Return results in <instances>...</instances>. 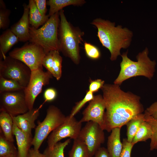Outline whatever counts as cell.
<instances>
[{"label":"cell","mask_w":157,"mask_h":157,"mask_svg":"<svg viewBox=\"0 0 157 157\" xmlns=\"http://www.w3.org/2000/svg\"><path fill=\"white\" fill-rule=\"evenodd\" d=\"M106 108L104 130L111 131L121 127L144 111L140 97L131 92H125L119 85L104 84L101 88Z\"/></svg>","instance_id":"1"},{"label":"cell","mask_w":157,"mask_h":157,"mask_svg":"<svg viewBox=\"0 0 157 157\" xmlns=\"http://www.w3.org/2000/svg\"><path fill=\"white\" fill-rule=\"evenodd\" d=\"M97 29V36L102 46L110 53V60H116L121 55V49H126L130 46L133 36V32L121 25L115 26V22L101 18H97L91 22Z\"/></svg>","instance_id":"2"},{"label":"cell","mask_w":157,"mask_h":157,"mask_svg":"<svg viewBox=\"0 0 157 157\" xmlns=\"http://www.w3.org/2000/svg\"><path fill=\"white\" fill-rule=\"evenodd\" d=\"M149 50L146 47L136 56L137 60L134 61L127 56L128 51L121 55L122 60L120 63V70L114 84L120 85L124 81L132 77L144 76L150 80L153 77L155 71L156 63L148 56Z\"/></svg>","instance_id":"3"},{"label":"cell","mask_w":157,"mask_h":157,"mask_svg":"<svg viewBox=\"0 0 157 157\" xmlns=\"http://www.w3.org/2000/svg\"><path fill=\"white\" fill-rule=\"evenodd\" d=\"M59 13L58 37L60 51L69 58L75 64H78L80 60L79 45L83 41L84 32L78 27L73 26L67 21L63 9Z\"/></svg>","instance_id":"4"},{"label":"cell","mask_w":157,"mask_h":157,"mask_svg":"<svg viewBox=\"0 0 157 157\" xmlns=\"http://www.w3.org/2000/svg\"><path fill=\"white\" fill-rule=\"evenodd\" d=\"M59 12L50 17L41 27H29L30 42L36 44L44 50L46 54L53 51H60L58 30L60 21Z\"/></svg>","instance_id":"5"},{"label":"cell","mask_w":157,"mask_h":157,"mask_svg":"<svg viewBox=\"0 0 157 157\" xmlns=\"http://www.w3.org/2000/svg\"><path fill=\"white\" fill-rule=\"evenodd\" d=\"M66 118V116L57 107L50 106L47 109L45 118L42 121L38 122L35 128L32 143L33 148L39 150L44 140L64 122Z\"/></svg>","instance_id":"6"},{"label":"cell","mask_w":157,"mask_h":157,"mask_svg":"<svg viewBox=\"0 0 157 157\" xmlns=\"http://www.w3.org/2000/svg\"><path fill=\"white\" fill-rule=\"evenodd\" d=\"M31 72L24 63L9 56L0 60V76L16 81L24 88L28 83Z\"/></svg>","instance_id":"7"},{"label":"cell","mask_w":157,"mask_h":157,"mask_svg":"<svg viewBox=\"0 0 157 157\" xmlns=\"http://www.w3.org/2000/svg\"><path fill=\"white\" fill-rule=\"evenodd\" d=\"M45 55L42 47L31 42L15 48L9 53V56L22 62L31 71L43 69L42 61Z\"/></svg>","instance_id":"8"},{"label":"cell","mask_w":157,"mask_h":157,"mask_svg":"<svg viewBox=\"0 0 157 157\" xmlns=\"http://www.w3.org/2000/svg\"><path fill=\"white\" fill-rule=\"evenodd\" d=\"M53 76L49 71L39 69L31 71L30 79L24 91L29 110L33 108L35 100L41 92L43 87L49 83Z\"/></svg>","instance_id":"9"},{"label":"cell","mask_w":157,"mask_h":157,"mask_svg":"<svg viewBox=\"0 0 157 157\" xmlns=\"http://www.w3.org/2000/svg\"><path fill=\"white\" fill-rule=\"evenodd\" d=\"M82 123L74 117L66 116L64 122L52 131L47 138V147L51 149L61 140L69 138L74 140L78 138L81 129Z\"/></svg>","instance_id":"10"},{"label":"cell","mask_w":157,"mask_h":157,"mask_svg":"<svg viewBox=\"0 0 157 157\" xmlns=\"http://www.w3.org/2000/svg\"><path fill=\"white\" fill-rule=\"evenodd\" d=\"M104 131L97 123L89 121L80 131L77 138L86 145L91 157L93 156L105 142Z\"/></svg>","instance_id":"11"},{"label":"cell","mask_w":157,"mask_h":157,"mask_svg":"<svg viewBox=\"0 0 157 157\" xmlns=\"http://www.w3.org/2000/svg\"><path fill=\"white\" fill-rule=\"evenodd\" d=\"M29 110L24 90L0 93V110L15 116L24 114Z\"/></svg>","instance_id":"12"},{"label":"cell","mask_w":157,"mask_h":157,"mask_svg":"<svg viewBox=\"0 0 157 157\" xmlns=\"http://www.w3.org/2000/svg\"><path fill=\"white\" fill-rule=\"evenodd\" d=\"M106 104L103 96L98 94L94 96L93 99L83 110V116L79 121L82 123L92 121L95 122L103 129L106 109Z\"/></svg>","instance_id":"13"},{"label":"cell","mask_w":157,"mask_h":157,"mask_svg":"<svg viewBox=\"0 0 157 157\" xmlns=\"http://www.w3.org/2000/svg\"><path fill=\"white\" fill-rule=\"evenodd\" d=\"M40 114L39 108H33L19 115L12 116L13 123L24 132L32 135V129L36 127L35 121Z\"/></svg>","instance_id":"14"},{"label":"cell","mask_w":157,"mask_h":157,"mask_svg":"<svg viewBox=\"0 0 157 157\" xmlns=\"http://www.w3.org/2000/svg\"><path fill=\"white\" fill-rule=\"evenodd\" d=\"M23 6L24 12L22 17L11 26L10 29L18 38L19 41L25 42L30 39L29 8L28 5L25 3Z\"/></svg>","instance_id":"15"},{"label":"cell","mask_w":157,"mask_h":157,"mask_svg":"<svg viewBox=\"0 0 157 157\" xmlns=\"http://www.w3.org/2000/svg\"><path fill=\"white\" fill-rule=\"evenodd\" d=\"M13 133L15 137L19 157H27L32 145V135L24 132L13 123Z\"/></svg>","instance_id":"16"},{"label":"cell","mask_w":157,"mask_h":157,"mask_svg":"<svg viewBox=\"0 0 157 157\" xmlns=\"http://www.w3.org/2000/svg\"><path fill=\"white\" fill-rule=\"evenodd\" d=\"M121 129H113L108 137L107 149L111 157H120L123 147L120 140Z\"/></svg>","instance_id":"17"},{"label":"cell","mask_w":157,"mask_h":157,"mask_svg":"<svg viewBox=\"0 0 157 157\" xmlns=\"http://www.w3.org/2000/svg\"><path fill=\"white\" fill-rule=\"evenodd\" d=\"M19 41L18 38L10 29L3 32L0 36V60L5 58L8 52Z\"/></svg>","instance_id":"18"},{"label":"cell","mask_w":157,"mask_h":157,"mask_svg":"<svg viewBox=\"0 0 157 157\" xmlns=\"http://www.w3.org/2000/svg\"><path fill=\"white\" fill-rule=\"evenodd\" d=\"M29 8V17L31 26L38 29L44 24L49 17L48 15H43L38 9L34 0H29L28 4Z\"/></svg>","instance_id":"19"},{"label":"cell","mask_w":157,"mask_h":157,"mask_svg":"<svg viewBox=\"0 0 157 157\" xmlns=\"http://www.w3.org/2000/svg\"><path fill=\"white\" fill-rule=\"evenodd\" d=\"M0 129L6 138L13 142V122L12 116L5 111L0 110Z\"/></svg>","instance_id":"20"},{"label":"cell","mask_w":157,"mask_h":157,"mask_svg":"<svg viewBox=\"0 0 157 157\" xmlns=\"http://www.w3.org/2000/svg\"><path fill=\"white\" fill-rule=\"evenodd\" d=\"M85 3L84 0H49L47 1V5L50 7L48 15L50 17L66 6L71 5L81 6Z\"/></svg>","instance_id":"21"},{"label":"cell","mask_w":157,"mask_h":157,"mask_svg":"<svg viewBox=\"0 0 157 157\" xmlns=\"http://www.w3.org/2000/svg\"><path fill=\"white\" fill-rule=\"evenodd\" d=\"M152 134V130L150 125L145 121L140 125L131 142L134 145L138 142L146 141L151 139Z\"/></svg>","instance_id":"22"},{"label":"cell","mask_w":157,"mask_h":157,"mask_svg":"<svg viewBox=\"0 0 157 157\" xmlns=\"http://www.w3.org/2000/svg\"><path fill=\"white\" fill-rule=\"evenodd\" d=\"M145 121L144 114H139L126 124L127 140L131 142L141 124Z\"/></svg>","instance_id":"23"},{"label":"cell","mask_w":157,"mask_h":157,"mask_svg":"<svg viewBox=\"0 0 157 157\" xmlns=\"http://www.w3.org/2000/svg\"><path fill=\"white\" fill-rule=\"evenodd\" d=\"M68 157H91L88 148L82 142L77 138L74 140Z\"/></svg>","instance_id":"24"},{"label":"cell","mask_w":157,"mask_h":157,"mask_svg":"<svg viewBox=\"0 0 157 157\" xmlns=\"http://www.w3.org/2000/svg\"><path fill=\"white\" fill-rule=\"evenodd\" d=\"M17 153L13 142L7 140L0 129V157H8Z\"/></svg>","instance_id":"25"},{"label":"cell","mask_w":157,"mask_h":157,"mask_svg":"<svg viewBox=\"0 0 157 157\" xmlns=\"http://www.w3.org/2000/svg\"><path fill=\"white\" fill-rule=\"evenodd\" d=\"M70 139H68L63 142H59L51 149L47 147L43 153L45 157H65L64 149L69 143Z\"/></svg>","instance_id":"26"},{"label":"cell","mask_w":157,"mask_h":157,"mask_svg":"<svg viewBox=\"0 0 157 157\" xmlns=\"http://www.w3.org/2000/svg\"><path fill=\"white\" fill-rule=\"evenodd\" d=\"M24 88L17 81L0 76V93L20 91L24 90Z\"/></svg>","instance_id":"27"},{"label":"cell","mask_w":157,"mask_h":157,"mask_svg":"<svg viewBox=\"0 0 157 157\" xmlns=\"http://www.w3.org/2000/svg\"><path fill=\"white\" fill-rule=\"evenodd\" d=\"M62 58L59 51H53L51 74L58 81L62 76Z\"/></svg>","instance_id":"28"},{"label":"cell","mask_w":157,"mask_h":157,"mask_svg":"<svg viewBox=\"0 0 157 157\" xmlns=\"http://www.w3.org/2000/svg\"><path fill=\"white\" fill-rule=\"evenodd\" d=\"M145 121L150 125L152 129V134L150 144L151 151L157 149V119L144 113Z\"/></svg>","instance_id":"29"},{"label":"cell","mask_w":157,"mask_h":157,"mask_svg":"<svg viewBox=\"0 0 157 157\" xmlns=\"http://www.w3.org/2000/svg\"><path fill=\"white\" fill-rule=\"evenodd\" d=\"M10 11L6 8L5 4L3 0L0 1V29H7L9 26L10 20L9 16Z\"/></svg>","instance_id":"30"},{"label":"cell","mask_w":157,"mask_h":157,"mask_svg":"<svg viewBox=\"0 0 157 157\" xmlns=\"http://www.w3.org/2000/svg\"><path fill=\"white\" fill-rule=\"evenodd\" d=\"M94 97L93 93L89 90L87 91L84 98L76 103L75 105L73 107L69 116L70 117H74L84 105L87 102H89L93 99Z\"/></svg>","instance_id":"31"},{"label":"cell","mask_w":157,"mask_h":157,"mask_svg":"<svg viewBox=\"0 0 157 157\" xmlns=\"http://www.w3.org/2000/svg\"><path fill=\"white\" fill-rule=\"evenodd\" d=\"M84 49L87 56L93 60L99 59L101 56V53L99 49L96 46L85 42Z\"/></svg>","instance_id":"32"},{"label":"cell","mask_w":157,"mask_h":157,"mask_svg":"<svg viewBox=\"0 0 157 157\" xmlns=\"http://www.w3.org/2000/svg\"><path fill=\"white\" fill-rule=\"evenodd\" d=\"M122 144V148L120 157H131V151L134 145L128 141L126 138L123 139Z\"/></svg>","instance_id":"33"},{"label":"cell","mask_w":157,"mask_h":157,"mask_svg":"<svg viewBox=\"0 0 157 157\" xmlns=\"http://www.w3.org/2000/svg\"><path fill=\"white\" fill-rule=\"evenodd\" d=\"M53 51H51L46 53L42 61V65L51 74L52 71V64L53 60Z\"/></svg>","instance_id":"34"},{"label":"cell","mask_w":157,"mask_h":157,"mask_svg":"<svg viewBox=\"0 0 157 157\" xmlns=\"http://www.w3.org/2000/svg\"><path fill=\"white\" fill-rule=\"evenodd\" d=\"M105 81L100 79L92 80L90 79L89 87V90L93 93L98 91L104 85Z\"/></svg>","instance_id":"35"},{"label":"cell","mask_w":157,"mask_h":157,"mask_svg":"<svg viewBox=\"0 0 157 157\" xmlns=\"http://www.w3.org/2000/svg\"><path fill=\"white\" fill-rule=\"evenodd\" d=\"M57 92L53 88H49L45 90L44 94V97L46 101L51 102L56 98Z\"/></svg>","instance_id":"36"},{"label":"cell","mask_w":157,"mask_h":157,"mask_svg":"<svg viewBox=\"0 0 157 157\" xmlns=\"http://www.w3.org/2000/svg\"><path fill=\"white\" fill-rule=\"evenodd\" d=\"M36 7L41 14L46 15L47 10L46 7L47 1L46 0H34Z\"/></svg>","instance_id":"37"},{"label":"cell","mask_w":157,"mask_h":157,"mask_svg":"<svg viewBox=\"0 0 157 157\" xmlns=\"http://www.w3.org/2000/svg\"><path fill=\"white\" fill-rule=\"evenodd\" d=\"M144 113L151 116L154 119H157V101L154 102L147 108Z\"/></svg>","instance_id":"38"},{"label":"cell","mask_w":157,"mask_h":157,"mask_svg":"<svg viewBox=\"0 0 157 157\" xmlns=\"http://www.w3.org/2000/svg\"><path fill=\"white\" fill-rule=\"evenodd\" d=\"M92 157H111L107 149L101 147Z\"/></svg>","instance_id":"39"},{"label":"cell","mask_w":157,"mask_h":157,"mask_svg":"<svg viewBox=\"0 0 157 157\" xmlns=\"http://www.w3.org/2000/svg\"><path fill=\"white\" fill-rule=\"evenodd\" d=\"M27 157H45L43 154L40 153L39 150L33 148L30 149Z\"/></svg>","instance_id":"40"},{"label":"cell","mask_w":157,"mask_h":157,"mask_svg":"<svg viewBox=\"0 0 157 157\" xmlns=\"http://www.w3.org/2000/svg\"><path fill=\"white\" fill-rule=\"evenodd\" d=\"M8 157H19L17 153L13 155Z\"/></svg>","instance_id":"41"}]
</instances>
